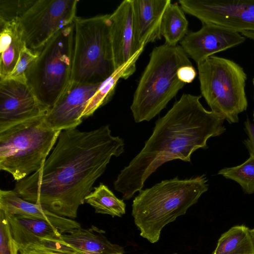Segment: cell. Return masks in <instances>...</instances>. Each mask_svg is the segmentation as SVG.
Masks as SVG:
<instances>
[{
  "label": "cell",
  "instance_id": "cell-1",
  "mask_svg": "<svg viewBox=\"0 0 254 254\" xmlns=\"http://www.w3.org/2000/svg\"><path fill=\"white\" fill-rule=\"evenodd\" d=\"M124 151V140L112 135L109 125L89 131L63 130L43 167L16 182L13 190L27 201L74 219L111 158Z\"/></svg>",
  "mask_w": 254,
  "mask_h": 254
},
{
  "label": "cell",
  "instance_id": "cell-2",
  "mask_svg": "<svg viewBox=\"0 0 254 254\" xmlns=\"http://www.w3.org/2000/svg\"><path fill=\"white\" fill-rule=\"evenodd\" d=\"M201 97L183 94L156 122L144 147L114 182L115 190L124 199L142 190L146 180L164 163L177 159L190 162L194 151L207 148L210 137L225 131L224 118L206 110L200 102Z\"/></svg>",
  "mask_w": 254,
  "mask_h": 254
},
{
  "label": "cell",
  "instance_id": "cell-3",
  "mask_svg": "<svg viewBox=\"0 0 254 254\" xmlns=\"http://www.w3.org/2000/svg\"><path fill=\"white\" fill-rule=\"evenodd\" d=\"M208 189L207 179L202 175L163 180L139 191L132 202V215L140 236L157 242L162 229L185 214Z\"/></svg>",
  "mask_w": 254,
  "mask_h": 254
},
{
  "label": "cell",
  "instance_id": "cell-4",
  "mask_svg": "<svg viewBox=\"0 0 254 254\" xmlns=\"http://www.w3.org/2000/svg\"><path fill=\"white\" fill-rule=\"evenodd\" d=\"M192 65L180 45L155 47L133 94L130 110L135 123L150 121L167 106L185 83L177 76L178 69Z\"/></svg>",
  "mask_w": 254,
  "mask_h": 254
},
{
  "label": "cell",
  "instance_id": "cell-5",
  "mask_svg": "<svg viewBox=\"0 0 254 254\" xmlns=\"http://www.w3.org/2000/svg\"><path fill=\"white\" fill-rule=\"evenodd\" d=\"M45 116L0 132V169L17 182L40 170L61 130L49 127Z\"/></svg>",
  "mask_w": 254,
  "mask_h": 254
},
{
  "label": "cell",
  "instance_id": "cell-6",
  "mask_svg": "<svg viewBox=\"0 0 254 254\" xmlns=\"http://www.w3.org/2000/svg\"><path fill=\"white\" fill-rule=\"evenodd\" d=\"M74 44L73 22L54 34L40 50L27 71L26 82L49 110L71 80Z\"/></svg>",
  "mask_w": 254,
  "mask_h": 254
},
{
  "label": "cell",
  "instance_id": "cell-7",
  "mask_svg": "<svg viewBox=\"0 0 254 254\" xmlns=\"http://www.w3.org/2000/svg\"><path fill=\"white\" fill-rule=\"evenodd\" d=\"M110 14L74 20L71 80L98 84L116 71L111 42Z\"/></svg>",
  "mask_w": 254,
  "mask_h": 254
},
{
  "label": "cell",
  "instance_id": "cell-8",
  "mask_svg": "<svg viewBox=\"0 0 254 254\" xmlns=\"http://www.w3.org/2000/svg\"><path fill=\"white\" fill-rule=\"evenodd\" d=\"M197 64L201 95L211 111L230 124L238 122L239 114L248 107L243 68L233 61L214 56Z\"/></svg>",
  "mask_w": 254,
  "mask_h": 254
},
{
  "label": "cell",
  "instance_id": "cell-9",
  "mask_svg": "<svg viewBox=\"0 0 254 254\" xmlns=\"http://www.w3.org/2000/svg\"><path fill=\"white\" fill-rule=\"evenodd\" d=\"M78 0H35L17 20L26 47L38 52L60 30L73 22Z\"/></svg>",
  "mask_w": 254,
  "mask_h": 254
},
{
  "label": "cell",
  "instance_id": "cell-10",
  "mask_svg": "<svg viewBox=\"0 0 254 254\" xmlns=\"http://www.w3.org/2000/svg\"><path fill=\"white\" fill-rule=\"evenodd\" d=\"M184 11L202 24L241 32L254 31V0H180Z\"/></svg>",
  "mask_w": 254,
  "mask_h": 254
},
{
  "label": "cell",
  "instance_id": "cell-11",
  "mask_svg": "<svg viewBox=\"0 0 254 254\" xmlns=\"http://www.w3.org/2000/svg\"><path fill=\"white\" fill-rule=\"evenodd\" d=\"M48 111L39 102L26 78L0 79V132L45 116Z\"/></svg>",
  "mask_w": 254,
  "mask_h": 254
},
{
  "label": "cell",
  "instance_id": "cell-12",
  "mask_svg": "<svg viewBox=\"0 0 254 254\" xmlns=\"http://www.w3.org/2000/svg\"><path fill=\"white\" fill-rule=\"evenodd\" d=\"M111 42L115 70L127 79L136 69L144 47L137 43L134 29L132 0L123 1L110 16Z\"/></svg>",
  "mask_w": 254,
  "mask_h": 254
},
{
  "label": "cell",
  "instance_id": "cell-13",
  "mask_svg": "<svg viewBox=\"0 0 254 254\" xmlns=\"http://www.w3.org/2000/svg\"><path fill=\"white\" fill-rule=\"evenodd\" d=\"M99 85L71 81L46 115V125L51 128L61 131L76 128L82 122L87 103Z\"/></svg>",
  "mask_w": 254,
  "mask_h": 254
},
{
  "label": "cell",
  "instance_id": "cell-14",
  "mask_svg": "<svg viewBox=\"0 0 254 254\" xmlns=\"http://www.w3.org/2000/svg\"><path fill=\"white\" fill-rule=\"evenodd\" d=\"M239 32L212 23H204L199 30L188 32L180 42L188 57L197 64L215 53L243 43Z\"/></svg>",
  "mask_w": 254,
  "mask_h": 254
},
{
  "label": "cell",
  "instance_id": "cell-15",
  "mask_svg": "<svg viewBox=\"0 0 254 254\" xmlns=\"http://www.w3.org/2000/svg\"><path fill=\"white\" fill-rule=\"evenodd\" d=\"M0 210L7 216H20L46 221L62 234L81 227L73 219L58 215L38 204L24 199L14 190H0Z\"/></svg>",
  "mask_w": 254,
  "mask_h": 254
},
{
  "label": "cell",
  "instance_id": "cell-16",
  "mask_svg": "<svg viewBox=\"0 0 254 254\" xmlns=\"http://www.w3.org/2000/svg\"><path fill=\"white\" fill-rule=\"evenodd\" d=\"M133 24L138 44L144 47L162 38L161 24L171 0H132Z\"/></svg>",
  "mask_w": 254,
  "mask_h": 254
},
{
  "label": "cell",
  "instance_id": "cell-17",
  "mask_svg": "<svg viewBox=\"0 0 254 254\" xmlns=\"http://www.w3.org/2000/svg\"><path fill=\"white\" fill-rule=\"evenodd\" d=\"M104 233L95 226L80 227L62 234L61 239L80 254H124L123 248L109 241Z\"/></svg>",
  "mask_w": 254,
  "mask_h": 254
},
{
  "label": "cell",
  "instance_id": "cell-18",
  "mask_svg": "<svg viewBox=\"0 0 254 254\" xmlns=\"http://www.w3.org/2000/svg\"><path fill=\"white\" fill-rule=\"evenodd\" d=\"M0 79H2L14 70L25 43L17 21L0 24Z\"/></svg>",
  "mask_w": 254,
  "mask_h": 254
},
{
  "label": "cell",
  "instance_id": "cell-19",
  "mask_svg": "<svg viewBox=\"0 0 254 254\" xmlns=\"http://www.w3.org/2000/svg\"><path fill=\"white\" fill-rule=\"evenodd\" d=\"M212 254H254L249 228L243 225L231 227L221 235Z\"/></svg>",
  "mask_w": 254,
  "mask_h": 254
},
{
  "label": "cell",
  "instance_id": "cell-20",
  "mask_svg": "<svg viewBox=\"0 0 254 254\" xmlns=\"http://www.w3.org/2000/svg\"><path fill=\"white\" fill-rule=\"evenodd\" d=\"M185 12L177 3H171L166 9L161 24V34L165 44L176 46L187 34L189 22Z\"/></svg>",
  "mask_w": 254,
  "mask_h": 254
},
{
  "label": "cell",
  "instance_id": "cell-21",
  "mask_svg": "<svg viewBox=\"0 0 254 254\" xmlns=\"http://www.w3.org/2000/svg\"><path fill=\"white\" fill-rule=\"evenodd\" d=\"M7 217L13 238L18 246L37 245L62 253L80 254L61 239L54 240L37 237L23 227L13 216Z\"/></svg>",
  "mask_w": 254,
  "mask_h": 254
},
{
  "label": "cell",
  "instance_id": "cell-22",
  "mask_svg": "<svg viewBox=\"0 0 254 254\" xmlns=\"http://www.w3.org/2000/svg\"><path fill=\"white\" fill-rule=\"evenodd\" d=\"M85 202L90 204L95 212L112 217H121L126 213L123 199L117 197L105 185L100 183L85 198Z\"/></svg>",
  "mask_w": 254,
  "mask_h": 254
},
{
  "label": "cell",
  "instance_id": "cell-23",
  "mask_svg": "<svg viewBox=\"0 0 254 254\" xmlns=\"http://www.w3.org/2000/svg\"><path fill=\"white\" fill-rule=\"evenodd\" d=\"M218 174L237 182L245 193H254V155L241 165L221 169Z\"/></svg>",
  "mask_w": 254,
  "mask_h": 254
},
{
  "label": "cell",
  "instance_id": "cell-24",
  "mask_svg": "<svg viewBox=\"0 0 254 254\" xmlns=\"http://www.w3.org/2000/svg\"><path fill=\"white\" fill-rule=\"evenodd\" d=\"M121 78L122 72L116 70L110 77L100 84L96 92L87 103L83 114V119L92 116L97 109L110 100L114 93L117 83Z\"/></svg>",
  "mask_w": 254,
  "mask_h": 254
},
{
  "label": "cell",
  "instance_id": "cell-25",
  "mask_svg": "<svg viewBox=\"0 0 254 254\" xmlns=\"http://www.w3.org/2000/svg\"><path fill=\"white\" fill-rule=\"evenodd\" d=\"M13 217L23 227L37 237L54 240L61 239L62 234L59 230L46 221L20 216Z\"/></svg>",
  "mask_w": 254,
  "mask_h": 254
},
{
  "label": "cell",
  "instance_id": "cell-26",
  "mask_svg": "<svg viewBox=\"0 0 254 254\" xmlns=\"http://www.w3.org/2000/svg\"><path fill=\"white\" fill-rule=\"evenodd\" d=\"M35 0H0V24L17 21Z\"/></svg>",
  "mask_w": 254,
  "mask_h": 254
},
{
  "label": "cell",
  "instance_id": "cell-27",
  "mask_svg": "<svg viewBox=\"0 0 254 254\" xmlns=\"http://www.w3.org/2000/svg\"><path fill=\"white\" fill-rule=\"evenodd\" d=\"M0 254H19L7 216L0 210Z\"/></svg>",
  "mask_w": 254,
  "mask_h": 254
},
{
  "label": "cell",
  "instance_id": "cell-28",
  "mask_svg": "<svg viewBox=\"0 0 254 254\" xmlns=\"http://www.w3.org/2000/svg\"><path fill=\"white\" fill-rule=\"evenodd\" d=\"M38 52L32 51L25 45L21 51L14 70L8 77L26 78L25 74L27 71L38 58Z\"/></svg>",
  "mask_w": 254,
  "mask_h": 254
},
{
  "label": "cell",
  "instance_id": "cell-29",
  "mask_svg": "<svg viewBox=\"0 0 254 254\" xmlns=\"http://www.w3.org/2000/svg\"><path fill=\"white\" fill-rule=\"evenodd\" d=\"M19 254H71L50 250L37 245L18 246Z\"/></svg>",
  "mask_w": 254,
  "mask_h": 254
},
{
  "label": "cell",
  "instance_id": "cell-30",
  "mask_svg": "<svg viewBox=\"0 0 254 254\" xmlns=\"http://www.w3.org/2000/svg\"><path fill=\"white\" fill-rule=\"evenodd\" d=\"M196 75V70L192 65L183 66L177 71L178 79L185 84L191 83Z\"/></svg>",
  "mask_w": 254,
  "mask_h": 254
},
{
  "label": "cell",
  "instance_id": "cell-31",
  "mask_svg": "<svg viewBox=\"0 0 254 254\" xmlns=\"http://www.w3.org/2000/svg\"><path fill=\"white\" fill-rule=\"evenodd\" d=\"M245 130L248 138L244 141L250 155H254V124L248 118L244 123Z\"/></svg>",
  "mask_w": 254,
  "mask_h": 254
},
{
  "label": "cell",
  "instance_id": "cell-32",
  "mask_svg": "<svg viewBox=\"0 0 254 254\" xmlns=\"http://www.w3.org/2000/svg\"><path fill=\"white\" fill-rule=\"evenodd\" d=\"M241 33L242 35L250 38L254 41V31H243Z\"/></svg>",
  "mask_w": 254,
  "mask_h": 254
},
{
  "label": "cell",
  "instance_id": "cell-33",
  "mask_svg": "<svg viewBox=\"0 0 254 254\" xmlns=\"http://www.w3.org/2000/svg\"><path fill=\"white\" fill-rule=\"evenodd\" d=\"M250 232L254 242V228L250 230Z\"/></svg>",
  "mask_w": 254,
  "mask_h": 254
},
{
  "label": "cell",
  "instance_id": "cell-34",
  "mask_svg": "<svg viewBox=\"0 0 254 254\" xmlns=\"http://www.w3.org/2000/svg\"><path fill=\"white\" fill-rule=\"evenodd\" d=\"M253 116H254V112Z\"/></svg>",
  "mask_w": 254,
  "mask_h": 254
},
{
  "label": "cell",
  "instance_id": "cell-35",
  "mask_svg": "<svg viewBox=\"0 0 254 254\" xmlns=\"http://www.w3.org/2000/svg\"></svg>",
  "mask_w": 254,
  "mask_h": 254
},
{
  "label": "cell",
  "instance_id": "cell-36",
  "mask_svg": "<svg viewBox=\"0 0 254 254\" xmlns=\"http://www.w3.org/2000/svg\"></svg>",
  "mask_w": 254,
  "mask_h": 254
}]
</instances>
